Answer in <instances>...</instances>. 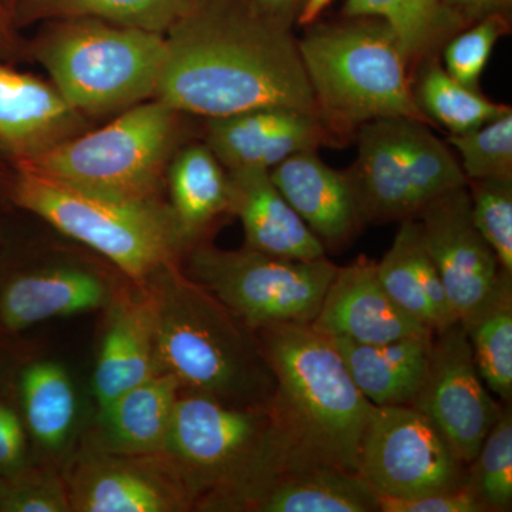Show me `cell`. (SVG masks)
<instances>
[{"label": "cell", "instance_id": "ba28073f", "mask_svg": "<svg viewBox=\"0 0 512 512\" xmlns=\"http://www.w3.org/2000/svg\"><path fill=\"white\" fill-rule=\"evenodd\" d=\"M181 116L161 100L143 101L99 130L15 163L117 197L161 198L168 163L178 148Z\"/></svg>", "mask_w": 512, "mask_h": 512}, {"label": "cell", "instance_id": "8d00e7d4", "mask_svg": "<svg viewBox=\"0 0 512 512\" xmlns=\"http://www.w3.org/2000/svg\"><path fill=\"white\" fill-rule=\"evenodd\" d=\"M29 443L19 409L0 396V478L15 476L32 464Z\"/></svg>", "mask_w": 512, "mask_h": 512}, {"label": "cell", "instance_id": "2e32d148", "mask_svg": "<svg viewBox=\"0 0 512 512\" xmlns=\"http://www.w3.org/2000/svg\"><path fill=\"white\" fill-rule=\"evenodd\" d=\"M349 140L322 116L289 107H265L207 119L205 144L227 170H272L305 150Z\"/></svg>", "mask_w": 512, "mask_h": 512}, {"label": "cell", "instance_id": "83f0119b", "mask_svg": "<svg viewBox=\"0 0 512 512\" xmlns=\"http://www.w3.org/2000/svg\"><path fill=\"white\" fill-rule=\"evenodd\" d=\"M345 18H379L392 28L412 66L436 57L467 26L440 0H346Z\"/></svg>", "mask_w": 512, "mask_h": 512}, {"label": "cell", "instance_id": "8992f818", "mask_svg": "<svg viewBox=\"0 0 512 512\" xmlns=\"http://www.w3.org/2000/svg\"><path fill=\"white\" fill-rule=\"evenodd\" d=\"M298 40L320 114L343 136L370 121L406 117L430 124L414 96L409 57L379 18L312 23Z\"/></svg>", "mask_w": 512, "mask_h": 512}, {"label": "cell", "instance_id": "f1b7e54d", "mask_svg": "<svg viewBox=\"0 0 512 512\" xmlns=\"http://www.w3.org/2000/svg\"><path fill=\"white\" fill-rule=\"evenodd\" d=\"M461 323L485 386L501 402L511 404L512 276L504 275L488 301Z\"/></svg>", "mask_w": 512, "mask_h": 512}, {"label": "cell", "instance_id": "7a4b0ae2", "mask_svg": "<svg viewBox=\"0 0 512 512\" xmlns=\"http://www.w3.org/2000/svg\"><path fill=\"white\" fill-rule=\"evenodd\" d=\"M146 284L156 303L158 373L234 406L272 403L276 380L256 330L185 275L180 262Z\"/></svg>", "mask_w": 512, "mask_h": 512}, {"label": "cell", "instance_id": "44dd1931", "mask_svg": "<svg viewBox=\"0 0 512 512\" xmlns=\"http://www.w3.org/2000/svg\"><path fill=\"white\" fill-rule=\"evenodd\" d=\"M242 512H376L379 497L357 473L288 456L248 495Z\"/></svg>", "mask_w": 512, "mask_h": 512}, {"label": "cell", "instance_id": "836d02e7", "mask_svg": "<svg viewBox=\"0 0 512 512\" xmlns=\"http://www.w3.org/2000/svg\"><path fill=\"white\" fill-rule=\"evenodd\" d=\"M510 30L508 15L488 16L461 30L443 47L444 69L458 83L478 90L495 45Z\"/></svg>", "mask_w": 512, "mask_h": 512}, {"label": "cell", "instance_id": "f35d334b", "mask_svg": "<svg viewBox=\"0 0 512 512\" xmlns=\"http://www.w3.org/2000/svg\"><path fill=\"white\" fill-rule=\"evenodd\" d=\"M440 2L467 28L488 16H511L512 0H440Z\"/></svg>", "mask_w": 512, "mask_h": 512}, {"label": "cell", "instance_id": "60d3db41", "mask_svg": "<svg viewBox=\"0 0 512 512\" xmlns=\"http://www.w3.org/2000/svg\"><path fill=\"white\" fill-rule=\"evenodd\" d=\"M332 3V0H305V5L299 13L298 20L301 26H311L312 23L318 22L320 15Z\"/></svg>", "mask_w": 512, "mask_h": 512}, {"label": "cell", "instance_id": "d590c367", "mask_svg": "<svg viewBox=\"0 0 512 512\" xmlns=\"http://www.w3.org/2000/svg\"><path fill=\"white\" fill-rule=\"evenodd\" d=\"M2 512H72L63 474L53 464H30L3 478Z\"/></svg>", "mask_w": 512, "mask_h": 512}, {"label": "cell", "instance_id": "cb8c5ba5", "mask_svg": "<svg viewBox=\"0 0 512 512\" xmlns=\"http://www.w3.org/2000/svg\"><path fill=\"white\" fill-rule=\"evenodd\" d=\"M377 276L390 298L433 333L458 322L417 218L402 221L392 247L377 264Z\"/></svg>", "mask_w": 512, "mask_h": 512}, {"label": "cell", "instance_id": "484cf974", "mask_svg": "<svg viewBox=\"0 0 512 512\" xmlns=\"http://www.w3.org/2000/svg\"><path fill=\"white\" fill-rule=\"evenodd\" d=\"M433 336H407L380 345L329 340L357 389L373 406H402L412 403L423 384Z\"/></svg>", "mask_w": 512, "mask_h": 512}, {"label": "cell", "instance_id": "d4e9b609", "mask_svg": "<svg viewBox=\"0 0 512 512\" xmlns=\"http://www.w3.org/2000/svg\"><path fill=\"white\" fill-rule=\"evenodd\" d=\"M168 207L185 252L229 214V175L207 144L178 147L165 173Z\"/></svg>", "mask_w": 512, "mask_h": 512}, {"label": "cell", "instance_id": "ab89813d", "mask_svg": "<svg viewBox=\"0 0 512 512\" xmlns=\"http://www.w3.org/2000/svg\"><path fill=\"white\" fill-rule=\"evenodd\" d=\"M255 12L264 18L292 29L298 20L305 0H245Z\"/></svg>", "mask_w": 512, "mask_h": 512}, {"label": "cell", "instance_id": "ac0fdd59", "mask_svg": "<svg viewBox=\"0 0 512 512\" xmlns=\"http://www.w3.org/2000/svg\"><path fill=\"white\" fill-rule=\"evenodd\" d=\"M103 311L92 380L97 409L158 375L156 303L146 282L128 281Z\"/></svg>", "mask_w": 512, "mask_h": 512}, {"label": "cell", "instance_id": "8fae6325", "mask_svg": "<svg viewBox=\"0 0 512 512\" xmlns=\"http://www.w3.org/2000/svg\"><path fill=\"white\" fill-rule=\"evenodd\" d=\"M359 476L377 497L406 500L464 487L467 464L416 407L373 406L360 446Z\"/></svg>", "mask_w": 512, "mask_h": 512}, {"label": "cell", "instance_id": "74e56055", "mask_svg": "<svg viewBox=\"0 0 512 512\" xmlns=\"http://www.w3.org/2000/svg\"><path fill=\"white\" fill-rule=\"evenodd\" d=\"M380 511L383 512H485L466 485L457 490L439 491L420 495V497L379 498Z\"/></svg>", "mask_w": 512, "mask_h": 512}, {"label": "cell", "instance_id": "ee69618b", "mask_svg": "<svg viewBox=\"0 0 512 512\" xmlns=\"http://www.w3.org/2000/svg\"><path fill=\"white\" fill-rule=\"evenodd\" d=\"M6 2H9V5L15 6L18 5V3L22 2V0H6Z\"/></svg>", "mask_w": 512, "mask_h": 512}, {"label": "cell", "instance_id": "e575fe53", "mask_svg": "<svg viewBox=\"0 0 512 512\" xmlns=\"http://www.w3.org/2000/svg\"><path fill=\"white\" fill-rule=\"evenodd\" d=\"M467 188L474 224L512 275V180H473Z\"/></svg>", "mask_w": 512, "mask_h": 512}, {"label": "cell", "instance_id": "e0dca14e", "mask_svg": "<svg viewBox=\"0 0 512 512\" xmlns=\"http://www.w3.org/2000/svg\"><path fill=\"white\" fill-rule=\"evenodd\" d=\"M311 326L325 338L366 345L434 335L390 298L380 284L376 262L365 256L338 268Z\"/></svg>", "mask_w": 512, "mask_h": 512}, {"label": "cell", "instance_id": "5b68a950", "mask_svg": "<svg viewBox=\"0 0 512 512\" xmlns=\"http://www.w3.org/2000/svg\"><path fill=\"white\" fill-rule=\"evenodd\" d=\"M6 195L66 237L86 245L130 281L181 262L183 241L163 198L133 200L67 183L15 163L3 181Z\"/></svg>", "mask_w": 512, "mask_h": 512}, {"label": "cell", "instance_id": "4316f807", "mask_svg": "<svg viewBox=\"0 0 512 512\" xmlns=\"http://www.w3.org/2000/svg\"><path fill=\"white\" fill-rule=\"evenodd\" d=\"M18 394L30 441L50 460L62 457L79 420L76 386L66 367L49 359L28 363L19 373Z\"/></svg>", "mask_w": 512, "mask_h": 512}, {"label": "cell", "instance_id": "5bb4252c", "mask_svg": "<svg viewBox=\"0 0 512 512\" xmlns=\"http://www.w3.org/2000/svg\"><path fill=\"white\" fill-rule=\"evenodd\" d=\"M417 220L451 308L464 322L508 275L474 224L467 185L431 201Z\"/></svg>", "mask_w": 512, "mask_h": 512}, {"label": "cell", "instance_id": "4dcf8cb0", "mask_svg": "<svg viewBox=\"0 0 512 512\" xmlns=\"http://www.w3.org/2000/svg\"><path fill=\"white\" fill-rule=\"evenodd\" d=\"M194 5V0H22L16 5L22 22L94 18L167 33Z\"/></svg>", "mask_w": 512, "mask_h": 512}, {"label": "cell", "instance_id": "9c48e42d", "mask_svg": "<svg viewBox=\"0 0 512 512\" xmlns=\"http://www.w3.org/2000/svg\"><path fill=\"white\" fill-rule=\"evenodd\" d=\"M357 158L346 173L366 222L404 221L468 180L429 124L392 117L357 128Z\"/></svg>", "mask_w": 512, "mask_h": 512}, {"label": "cell", "instance_id": "b9f144b4", "mask_svg": "<svg viewBox=\"0 0 512 512\" xmlns=\"http://www.w3.org/2000/svg\"><path fill=\"white\" fill-rule=\"evenodd\" d=\"M8 23H6L5 10L0 3V43H6L9 40Z\"/></svg>", "mask_w": 512, "mask_h": 512}, {"label": "cell", "instance_id": "7bdbcfd3", "mask_svg": "<svg viewBox=\"0 0 512 512\" xmlns=\"http://www.w3.org/2000/svg\"><path fill=\"white\" fill-rule=\"evenodd\" d=\"M2 501H3V478H0V512H2Z\"/></svg>", "mask_w": 512, "mask_h": 512}, {"label": "cell", "instance_id": "f6af8a7d", "mask_svg": "<svg viewBox=\"0 0 512 512\" xmlns=\"http://www.w3.org/2000/svg\"><path fill=\"white\" fill-rule=\"evenodd\" d=\"M3 154H6L5 151H3V148L0 147V158H2Z\"/></svg>", "mask_w": 512, "mask_h": 512}, {"label": "cell", "instance_id": "d6a6232c", "mask_svg": "<svg viewBox=\"0 0 512 512\" xmlns=\"http://www.w3.org/2000/svg\"><path fill=\"white\" fill-rule=\"evenodd\" d=\"M468 181L512 180V110L476 130L448 137Z\"/></svg>", "mask_w": 512, "mask_h": 512}, {"label": "cell", "instance_id": "f546056e", "mask_svg": "<svg viewBox=\"0 0 512 512\" xmlns=\"http://www.w3.org/2000/svg\"><path fill=\"white\" fill-rule=\"evenodd\" d=\"M413 87L417 104L429 123L447 128L451 136L476 130L512 110L458 83L441 66L437 56L419 64Z\"/></svg>", "mask_w": 512, "mask_h": 512}, {"label": "cell", "instance_id": "603a6c76", "mask_svg": "<svg viewBox=\"0 0 512 512\" xmlns=\"http://www.w3.org/2000/svg\"><path fill=\"white\" fill-rule=\"evenodd\" d=\"M180 392V383L168 373L137 384L97 409L83 446L123 456L161 453Z\"/></svg>", "mask_w": 512, "mask_h": 512}, {"label": "cell", "instance_id": "7402d4cb", "mask_svg": "<svg viewBox=\"0 0 512 512\" xmlns=\"http://www.w3.org/2000/svg\"><path fill=\"white\" fill-rule=\"evenodd\" d=\"M229 214L237 215L245 231V247L264 254L315 261L325 247L278 190L268 170H228Z\"/></svg>", "mask_w": 512, "mask_h": 512}, {"label": "cell", "instance_id": "9a60e30c", "mask_svg": "<svg viewBox=\"0 0 512 512\" xmlns=\"http://www.w3.org/2000/svg\"><path fill=\"white\" fill-rule=\"evenodd\" d=\"M128 281L77 258L22 266L0 281V329L19 333L46 320L103 311Z\"/></svg>", "mask_w": 512, "mask_h": 512}, {"label": "cell", "instance_id": "3957f363", "mask_svg": "<svg viewBox=\"0 0 512 512\" xmlns=\"http://www.w3.org/2000/svg\"><path fill=\"white\" fill-rule=\"evenodd\" d=\"M276 390L271 406L292 461L330 464L359 474V454L373 404L357 389L332 342L311 325L256 329Z\"/></svg>", "mask_w": 512, "mask_h": 512}, {"label": "cell", "instance_id": "7c38bea8", "mask_svg": "<svg viewBox=\"0 0 512 512\" xmlns=\"http://www.w3.org/2000/svg\"><path fill=\"white\" fill-rule=\"evenodd\" d=\"M504 404L481 379L463 323L434 333L426 377L410 406L439 427L464 463L477 456Z\"/></svg>", "mask_w": 512, "mask_h": 512}, {"label": "cell", "instance_id": "30bf717a", "mask_svg": "<svg viewBox=\"0 0 512 512\" xmlns=\"http://www.w3.org/2000/svg\"><path fill=\"white\" fill-rule=\"evenodd\" d=\"M183 258L184 274L254 330L311 325L339 268L326 256L293 261L248 247L227 251L204 241Z\"/></svg>", "mask_w": 512, "mask_h": 512}, {"label": "cell", "instance_id": "ffe728a7", "mask_svg": "<svg viewBox=\"0 0 512 512\" xmlns=\"http://www.w3.org/2000/svg\"><path fill=\"white\" fill-rule=\"evenodd\" d=\"M269 175L325 249L346 247L365 224L348 175L330 168L318 150L293 154Z\"/></svg>", "mask_w": 512, "mask_h": 512}, {"label": "cell", "instance_id": "6da1fadb", "mask_svg": "<svg viewBox=\"0 0 512 512\" xmlns=\"http://www.w3.org/2000/svg\"><path fill=\"white\" fill-rule=\"evenodd\" d=\"M165 42L154 99L178 113L215 119L289 107L322 116L292 29L245 0H194Z\"/></svg>", "mask_w": 512, "mask_h": 512}, {"label": "cell", "instance_id": "4fadbf2b", "mask_svg": "<svg viewBox=\"0 0 512 512\" xmlns=\"http://www.w3.org/2000/svg\"><path fill=\"white\" fill-rule=\"evenodd\" d=\"M72 512H187L195 500L163 454L123 456L82 447L66 473Z\"/></svg>", "mask_w": 512, "mask_h": 512}, {"label": "cell", "instance_id": "277c9868", "mask_svg": "<svg viewBox=\"0 0 512 512\" xmlns=\"http://www.w3.org/2000/svg\"><path fill=\"white\" fill-rule=\"evenodd\" d=\"M289 451L271 404L234 406L181 389L161 454L194 497V511L241 512Z\"/></svg>", "mask_w": 512, "mask_h": 512}, {"label": "cell", "instance_id": "1f68e13d", "mask_svg": "<svg viewBox=\"0 0 512 512\" xmlns=\"http://www.w3.org/2000/svg\"><path fill=\"white\" fill-rule=\"evenodd\" d=\"M466 488L485 512L512 507V413L510 404L488 431L477 456L467 464Z\"/></svg>", "mask_w": 512, "mask_h": 512}, {"label": "cell", "instance_id": "d6986e66", "mask_svg": "<svg viewBox=\"0 0 512 512\" xmlns=\"http://www.w3.org/2000/svg\"><path fill=\"white\" fill-rule=\"evenodd\" d=\"M86 127L53 83L0 64V147L13 160L35 157Z\"/></svg>", "mask_w": 512, "mask_h": 512}, {"label": "cell", "instance_id": "52a82bcc", "mask_svg": "<svg viewBox=\"0 0 512 512\" xmlns=\"http://www.w3.org/2000/svg\"><path fill=\"white\" fill-rule=\"evenodd\" d=\"M32 52L64 100L87 119L154 99L167 42L163 33L66 18L49 20Z\"/></svg>", "mask_w": 512, "mask_h": 512}]
</instances>
